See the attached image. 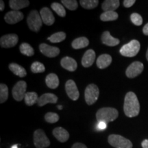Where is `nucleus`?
I'll return each mask as SVG.
<instances>
[{"instance_id": "35", "label": "nucleus", "mask_w": 148, "mask_h": 148, "mask_svg": "<svg viewBox=\"0 0 148 148\" xmlns=\"http://www.w3.org/2000/svg\"><path fill=\"white\" fill-rule=\"evenodd\" d=\"M45 119L47 123H54L58 121L59 116L55 112H47L45 115Z\"/></svg>"}, {"instance_id": "19", "label": "nucleus", "mask_w": 148, "mask_h": 148, "mask_svg": "<svg viewBox=\"0 0 148 148\" xmlns=\"http://www.w3.org/2000/svg\"><path fill=\"white\" fill-rule=\"evenodd\" d=\"M61 66L66 70L69 71H75L77 67L76 61L71 57L66 56L61 60L60 61Z\"/></svg>"}, {"instance_id": "18", "label": "nucleus", "mask_w": 148, "mask_h": 148, "mask_svg": "<svg viewBox=\"0 0 148 148\" xmlns=\"http://www.w3.org/2000/svg\"><path fill=\"white\" fill-rule=\"evenodd\" d=\"M101 42L104 45L110 46V47H113V46L117 45L120 42L118 38H115L111 36V34L108 31H105V32H103V34H101Z\"/></svg>"}, {"instance_id": "13", "label": "nucleus", "mask_w": 148, "mask_h": 148, "mask_svg": "<svg viewBox=\"0 0 148 148\" xmlns=\"http://www.w3.org/2000/svg\"><path fill=\"white\" fill-rule=\"evenodd\" d=\"M23 14L20 11L11 10L5 14L4 19L8 24H14L23 19Z\"/></svg>"}, {"instance_id": "9", "label": "nucleus", "mask_w": 148, "mask_h": 148, "mask_svg": "<svg viewBox=\"0 0 148 148\" xmlns=\"http://www.w3.org/2000/svg\"><path fill=\"white\" fill-rule=\"evenodd\" d=\"M144 66L142 62L136 61L132 62V64L127 68L125 74L127 77L129 78H134V77L138 76L143 71Z\"/></svg>"}, {"instance_id": "38", "label": "nucleus", "mask_w": 148, "mask_h": 148, "mask_svg": "<svg viewBox=\"0 0 148 148\" xmlns=\"http://www.w3.org/2000/svg\"><path fill=\"white\" fill-rule=\"evenodd\" d=\"M135 2H136L135 0H125L123 1V5L125 8H130V7L132 6Z\"/></svg>"}, {"instance_id": "30", "label": "nucleus", "mask_w": 148, "mask_h": 148, "mask_svg": "<svg viewBox=\"0 0 148 148\" xmlns=\"http://www.w3.org/2000/svg\"><path fill=\"white\" fill-rule=\"evenodd\" d=\"M51 8L54 12L61 17H64L66 16V10L63 5L59 3H52L51 5Z\"/></svg>"}, {"instance_id": "16", "label": "nucleus", "mask_w": 148, "mask_h": 148, "mask_svg": "<svg viewBox=\"0 0 148 148\" xmlns=\"http://www.w3.org/2000/svg\"><path fill=\"white\" fill-rule=\"evenodd\" d=\"M95 60V52L92 49H88L84 53L82 59V64L84 67L88 68L92 65Z\"/></svg>"}, {"instance_id": "27", "label": "nucleus", "mask_w": 148, "mask_h": 148, "mask_svg": "<svg viewBox=\"0 0 148 148\" xmlns=\"http://www.w3.org/2000/svg\"><path fill=\"white\" fill-rule=\"evenodd\" d=\"M118 13L115 11H108L104 12L100 15V19L102 21H112L118 18Z\"/></svg>"}, {"instance_id": "22", "label": "nucleus", "mask_w": 148, "mask_h": 148, "mask_svg": "<svg viewBox=\"0 0 148 148\" xmlns=\"http://www.w3.org/2000/svg\"><path fill=\"white\" fill-rule=\"evenodd\" d=\"M9 5L12 10L19 11L21 9L28 6L29 1L27 0H10Z\"/></svg>"}, {"instance_id": "12", "label": "nucleus", "mask_w": 148, "mask_h": 148, "mask_svg": "<svg viewBox=\"0 0 148 148\" xmlns=\"http://www.w3.org/2000/svg\"><path fill=\"white\" fill-rule=\"evenodd\" d=\"M39 49L42 54L49 58H54L60 53L59 48L50 46L46 43H42L39 45Z\"/></svg>"}, {"instance_id": "15", "label": "nucleus", "mask_w": 148, "mask_h": 148, "mask_svg": "<svg viewBox=\"0 0 148 148\" xmlns=\"http://www.w3.org/2000/svg\"><path fill=\"white\" fill-rule=\"evenodd\" d=\"M58 101V97L53 93H45L38 98V106L42 107L47 103H56Z\"/></svg>"}, {"instance_id": "32", "label": "nucleus", "mask_w": 148, "mask_h": 148, "mask_svg": "<svg viewBox=\"0 0 148 148\" xmlns=\"http://www.w3.org/2000/svg\"><path fill=\"white\" fill-rule=\"evenodd\" d=\"M8 88L5 84H0V103H3L8 99Z\"/></svg>"}, {"instance_id": "4", "label": "nucleus", "mask_w": 148, "mask_h": 148, "mask_svg": "<svg viewBox=\"0 0 148 148\" xmlns=\"http://www.w3.org/2000/svg\"><path fill=\"white\" fill-rule=\"evenodd\" d=\"M108 143L115 148H132V143L121 135L111 134L108 136Z\"/></svg>"}, {"instance_id": "6", "label": "nucleus", "mask_w": 148, "mask_h": 148, "mask_svg": "<svg viewBox=\"0 0 148 148\" xmlns=\"http://www.w3.org/2000/svg\"><path fill=\"white\" fill-rule=\"evenodd\" d=\"M99 95V90L97 85L90 84L86 88L84 92L85 101L88 105H92L96 102Z\"/></svg>"}, {"instance_id": "7", "label": "nucleus", "mask_w": 148, "mask_h": 148, "mask_svg": "<svg viewBox=\"0 0 148 148\" xmlns=\"http://www.w3.org/2000/svg\"><path fill=\"white\" fill-rule=\"evenodd\" d=\"M34 144L36 148H45L50 145L49 138L42 130L38 129L34 132Z\"/></svg>"}, {"instance_id": "40", "label": "nucleus", "mask_w": 148, "mask_h": 148, "mask_svg": "<svg viewBox=\"0 0 148 148\" xmlns=\"http://www.w3.org/2000/svg\"><path fill=\"white\" fill-rule=\"evenodd\" d=\"M143 32L144 34L146 35V36H148V23L143 27Z\"/></svg>"}, {"instance_id": "10", "label": "nucleus", "mask_w": 148, "mask_h": 148, "mask_svg": "<svg viewBox=\"0 0 148 148\" xmlns=\"http://www.w3.org/2000/svg\"><path fill=\"white\" fill-rule=\"evenodd\" d=\"M18 40V36L15 34H9L1 36L0 38V45L1 47L10 48L14 47Z\"/></svg>"}, {"instance_id": "3", "label": "nucleus", "mask_w": 148, "mask_h": 148, "mask_svg": "<svg viewBox=\"0 0 148 148\" xmlns=\"http://www.w3.org/2000/svg\"><path fill=\"white\" fill-rule=\"evenodd\" d=\"M140 42L137 40H132L123 45L120 49V53L125 57H134L140 50Z\"/></svg>"}, {"instance_id": "5", "label": "nucleus", "mask_w": 148, "mask_h": 148, "mask_svg": "<svg viewBox=\"0 0 148 148\" xmlns=\"http://www.w3.org/2000/svg\"><path fill=\"white\" fill-rule=\"evenodd\" d=\"M42 18L36 10H32L27 16V22L29 28L34 32H38L42 27Z\"/></svg>"}, {"instance_id": "17", "label": "nucleus", "mask_w": 148, "mask_h": 148, "mask_svg": "<svg viewBox=\"0 0 148 148\" xmlns=\"http://www.w3.org/2000/svg\"><path fill=\"white\" fill-rule=\"evenodd\" d=\"M53 135L55 136L58 141L61 143H64L68 140L69 138V134L63 127H56L53 130Z\"/></svg>"}, {"instance_id": "1", "label": "nucleus", "mask_w": 148, "mask_h": 148, "mask_svg": "<svg viewBox=\"0 0 148 148\" xmlns=\"http://www.w3.org/2000/svg\"><path fill=\"white\" fill-rule=\"evenodd\" d=\"M123 110L125 115L128 117H134L139 113V101L134 92H128L126 94L124 99Z\"/></svg>"}, {"instance_id": "23", "label": "nucleus", "mask_w": 148, "mask_h": 148, "mask_svg": "<svg viewBox=\"0 0 148 148\" xmlns=\"http://www.w3.org/2000/svg\"><path fill=\"white\" fill-rule=\"evenodd\" d=\"M47 86L51 89H55L59 86V79L55 73H49L45 78Z\"/></svg>"}, {"instance_id": "37", "label": "nucleus", "mask_w": 148, "mask_h": 148, "mask_svg": "<svg viewBox=\"0 0 148 148\" xmlns=\"http://www.w3.org/2000/svg\"><path fill=\"white\" fill-rule=\"evenodd\" d=\"M107 126L108 125L106 123L103 121H99L97 124V130H103L106 129Z\"/></svg>"}, {"instance_id": "42", "label": "nucleus", "mask_w": 148, "mask_h": 148, "mask_svg": "<svg viewBox=\"0 0 148 148\" xmlns=\"http://www.w3.org/2000/svg\"><path fill=\"white\" fill-rule=\"evenodd\" d=\"M0 5H1V6H0V10L3 11L4 10V2H3L2 0H1V1H0Z\"/></svg>"}, {"instance_id": "45", "label": "nucleus", "mask_w": 148, "mask_h": 148, "mask_svg": "<svg viewBox=\"0 0 148 148\" xmlns=\"http://www.w3.org/2000/svg\"><path fill=\"white\" fill-rule=\"evenodd\" d=\"M12 148H18V147H17V145H13V146H12Z\"/></svg>"}, {"instance_id": "41", "label": "nucleus", "mask_w": 148, "mask_h": 148, "mask_svg": "<svg viewBox=\"0 0 148 148\" xmlns=\"http://www.w3.org/2000/svg\"><path fill=\"white\" fill-rule=\"evenodd\" d=\"M141 145L143 148H148V139L143 140V142L141 143Z\"/></svg>"}, {"instance_id": "25", "label": "nucleus", "mask_w": 148, "mask_h": 148, "mask_svg": "<svg viewBox=\"0 0 148 148\" xmlns=\"http://www.w3.org/2000/svg\"><path fill=\"white\" fill-rule=\"evenodd\" d=\"M89 44V40L86 37H79V38H75V40L72 42V47L75 49H82L87 47Z\"/></svg>"}, {"instance_id": "8", "label": "nucleus", "mask_w": 148, "mask_h": 148, "mask_svg": "<svg viewBox=\"0 0 148 148\" xmlns=\"http://www.w3.org/2000/svg\"><path fill=\"white\" fill-rule=\"evenodd\" d=\"M27 84L25 81H18L12 88V97L16 101H21L25 98V95L26 94Z\"/></svg>"}, {"instance_id": "21", "label": "nucleus", "mask_w": 148, "mask_h": 148, "mask_svg": "<svg viewBox=\"0 0 148 148\" xmlns=\"http://www.w3.org/2000/svg\"><path fill=\"white\" fill-rule=\"evenodd\" d=\"M119 0H105L101 5V8L104 12L114 11L119 8Z\"/></svg>"}, {"instance_id": "36", "label": "nucleus", "mask_w": 148, "mask_h": 148, "mask_svg": "<svg viewBox=\"0 0 148 148\" xmlns=\"http://www.w3.org/2000/svg\"><path fill=\"white\" fill-rule=\"evenodd\" d=\"M130 19L132 23H134L135 25H137V26H139V25H140L143 23V18H142V16L138 13H132L131 14Z\"/></svg>"}, {"instance_id": "20", "label": "nucleus", "mask_w": 148, "mask_h": 148, "mask_svg": "<svg viewBox=\"0 0 148 148\" xmlns=\"http://www.w3.org/2000/svg\"><path fill=\"white\" fill-rule=\"evenodd\" d=\"M112 62V57L109 54H101L97 59V66L99 69H103L108 67Z\"/></svg>"}, {"instance_id": "29", "label": "nucleus", "mask_w": 148, "mask_h": 148, "mask_svg": "<svg viewBox=\"0 0 148 148\" xmlns=\"http://www.w3.org/2000/svg\"><path fill=\"white\" fill-rule=\"evenodd\" d=\"M66 38V34L63 32H56L51 35L50 36L48 37L47 39L49 41L53 42V43H56V42H60Z\"/></svg>"}, {"instance_id": "2", "label": "nucleus", "mask_w": 148, "mask_h": 148, "mask_svg": "<svg viewBox=\"0 0 148 148\" xmlns=\"http://www.w3.org/2000/svg\"><path fill=\"white\" fill-rule=\"evenodd\" d=\"M119 116V112L116 109L113 108H102L99 109L96 113V118L97 121H103L108 123V122L113 121Z\"/></svg>"}, {"instance_id": "34", "label": "nucleus", "mask_w": 148, "mask_h": 148, "mask_svg": "<svg viewBox=\"0 0 148 148\" xmlns=\"http://www.w3.org/2000/svg\"><path fill=\"white\" fill-rule=\"evenodd\" d=\"M61 3L70 10H75L78 6L77 1L75 0H62Z\"/></svg>"}, {"instance_id": "14", "label": "nucleus", "mask_w": 148, "mask_h": 148, "mask_svg": "<svg viewBox=\"0 0 148 148\" xmlns=\"http://www.w3.org/2000/svg\"><path fill=\"white\" fill-rule=\"evenodd\" d=\"M40 17L42 18V21L45 25H51L55 22V17L51 12L50 9L44 7L41 8L40 12Z\"/></svg>"}, {"instance_id": "43", "label": "nucleus", "mask_w": 148, "mask_h": 148, "mask_svg": "<svg viewBox=\"0 0 148 148\" xmlns=\"http://www.w3.org/2000/svg\"><path fill=\"white\" fill-rule=\"evenodd\" d=\"M57 108H58L59 110H62V106H61V105H58V106H57Z\"/></svg>"}, {"instance_id": "39", "label": "nucleus", "mask_w": 148, "mask_h": 148, "mask_svg": "<svg viewBox=\"0 0 148 148\" xmlns=\"http://www.w3.org/2000/svg\"><path fill=\"white\" fill-rule=\"evenodd\" d=\"M71 148H87L86 145L80 143H76L73 144Z\"/></svg>"}, {"instance_id": "31", "label": "nucleus", "mask_w": 148, "mask_h": 148, "mask_svg": "<svg viewBox=\"0 0 148 148\" xmlns=\"http://www.w3.org/2000/svg\"><path fill=\"white\" fill-rule=\"evenodd\" d=\"M79 3L85 9H93L97 6L99 1L98 0H81Z\"/></svg>"}, {"instance_id": "44", "label": "nucleus", "mask_w": 148, "mask_h": 148, "mask_svg": "<svg viewBox=\"0 0 148 148\" xmlns=\"http://www.w3.org/2000/svg\"><path fill=\"white\" fill-rule=\"evenodd\" d=\"M146 58H147V61H148V49H147V53H146Z\"/></svg>"}, {"instance_id": "28", "label": "nucleus", "mask_w": 148, "mask_h": 148, "mask_svg": "<svg viewBox=\"0 0 148 148\" xmlns=\"http://www.w3.org/2000/svg\"><path fill=\"white\" fill-rule=\"evenodd\" d=\"M20 51L27 56H32L34 54V51L32 46L27 42H23L19 47Z\"/></svg>"}, {"instance_id": "33", "label": "nucleus", "mask_w": 148, "mask_h": 148, "mask_svg": "<svg viewBox=\"0 0 148 148\" xmlns=\"http://www.w3.org/2000/svg\"><path fill=\"white\" fill-rule=\"evenodd\" d=\"M31 71L34 73H43L45 71V67L41 62H34L31 65Z\"/></svg>"}, {"instance_id": "26", "label": "nucleus", "mask_w": 148, "mask_h": 148, "mask_svg": "<svg viewBox=\"0 0 148 148\" xmlns=\"http://www.w3.org/2000/svg\"><path fill=\"white\" fill-rule=\"evenodd\" d=\"M38 95L35 92H27L25 95V103L27 106H30L34 105L36 102H38Z\"/></svg>"}, {"instance_id": "24", "label": "nucleus", "mask_w": 148, "mask_h": 148, "mask_svg": "<svg viewBox=\"0 0 148 148\" xmlns=\"http://www.w3.org/2000/svg\"><path fill=\"white\" fill-rule=\"evenodd\" d=\"M9 69L14 74H15L17 76L20 77H24L26 76L27 72L23 66H21L19 64L16 63H11L9 64Z\"/></svg>"}, {"instance_id": "11", "label": "nucleus", "mask_w": 148, "mask_h": 148, "mask_svg": "<svg viewBox=\"0 0 148 148\" xmlns=\"http://www.w3.org/2000/svg\"><path fill=\"white\" fill-rule=\"evenodd\" d=\"M65 90L67 95L72 100L75 101L79 98V91L76 84L72 79H69L65 84Z\"/></svg>"}]
</instances>
